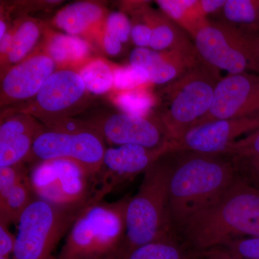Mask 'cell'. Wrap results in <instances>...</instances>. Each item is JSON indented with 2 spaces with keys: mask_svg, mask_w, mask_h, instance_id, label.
<instances>
[{
  "mask_svg": "<svg viewBox=\"0 0 259 259\" xmlns=\"http://www.w3.org/2000/svg\"><path fill=\"white\" fill-rule=\"evenodd\" d=\"M41 32L42 26L37 20L30 18L20 20L13 31L11 47L2 64L13 66L28 57Z\"/></svg>",
  "mask_w": 259,
  "mask_h": 259,
  "instance_id": "22",
  "label": "cell"
},
{
  "mask_svg": "<svg viewBox=\"0 0 259 259\" xmlns=\"http://www.w3.org/2000/svg\"><path fill=\"white\" fill-rule=\"evenodd\" d=\"M106 149L100 134L84 121L66 118L44 125L27 162L32 165L49 160H69L97 175Z\"/></svg>",
  "mask_w": 259,
  "mask_h": 259,
  "instance_id": "6",
  "label": "cell"
},
{
  "mask_svg": "<svg viewBox=\"0 0 259 259\" xmlns=\"http://www.w3.org/2000/svg\"><path fill=\"white\" fill-rule=\"evenodd\" d=\"M219 70L202 59L158 92L155 113L169 141L181 139L208 112L221 80Z\"/></svg>",
  "mask_w": 259,
  "mask_h": 259,
  "instance_id": "4",
  "label": "cell"
},
{
  "mask_svg": "<svg viewBox=\"0 0 259 259\" xmlns=\"http://www.w3.org/2000/svg\"><path fill=\"white\" fill-rule=\"evenodd\" d=\"M245 163L249 167L252 176L254 178L256 185L259 186V161L258 160H246Z\"/></svg>",
  "mask_w": 259,
  "mask_h": 259,
  "instance_id": "38",
  "label": "cell"
},
{
  "mask_svg": "<svg viewBox=\"0 0 259 259\" xmlns=\"http://www.w3.org/2000/svg\"><path fill=\"white\" fill-rule=\"evenodd\" d=\"M114 85L115 92L127 91L143 87H153L143 70L129 64L127 66H113Z\"/></svg>",
  "mask_w": 259,
  "mask_h": 259,
  "instance_id": "28",
  "label": "cell"
},
{
  "mask_svg": "<svg viewBox=\"0 0 259 259\" xmlns=\"http://www.w3.org/2000/svg\"><path fill=\"white\" fill-rule=\"evenodd\" d=\"M200 59L198 53L136 48L130 54L129 64L143 70L153 85H166L187 72Z\"/></svg>",
  "mask_w": 259,
  "mask_h": 259,
  "instance_id": "17",
  "label": "cell"
},
{
  "mask_svg": "<svg viewBox=\"0 0 259 259\" xmlns=\"http://www.w3.org/2000/svg\"><path fill=\"white\" fill-rule=\"evenodd\" d=\"M82 209L62 208L40 199H34L19 220L12 258L56 259V247Z\"/></svg>",
  "mask_w": 259,
  "mask_h": 259,
  "instance_id": "9",
  "label": "cell"
},
{
  "mask_svg": "<svg viewBox=\"0 0 259 259\" xmlns=\"http://www.w3.org/2000/svg\"><path fill=\"white\" fill-rule=\"evenodd\" d=\"M112 102L121 112L128 115L147 117L158 106V95L152 87H143L123 92H115Z\"/></svg>",
  "mask_w": 259,
  "mask_h": 259,
  "instance_id": "23",
  "label": "cell"
},
{
  "mask_svg": "<svg viewBox=\"0 0 259 259\" xmlns=\"http://www.w3.org/2000/svg\"><path fill=\"white\" fill-rule=\"evenodd\" d=\"M28 180L36 198L57 207L81 209L97 202L96 175L69 160L36 162Z\"/></svg>",
  "mask_w": 259,
  "mask_h": 259,
  "instance_id": "8",
  "label": "cell"
},
{
  "mask_svg": "<svg viewBox=\"0 0 259 259\" xmlns=\"http://www.w3.org/2000/svg\"><path fill=\"white\" fill-rule=\"evenodd\" d=\"M162 13L173 20L192 39L209 21L199 8V0H157Z\"/></svg>",
  "mask_w": 259,
  "mask_h": 259,
  "instance_id": "21",
  "label": "cell"
},
{
  "mask_svg": "<svg viewBox=\"0 0 259 259\" xmlns=\"http://www.w3.org/2000/svg\"><path fill=\"white\" fill-rule=\"evenodd\" d=\"M128 197L94 202L82 209L70 228L56 259L120 257L125 244Z\"/></svg>",
  "mask_w": 259,
  "mask_h": 259,
  "instance_id": "5",
  "label": "cell"
},
{
  "mask_svg": "<svg viewBox=\"0 0 259 259\" xmlns=\"http://www.w3.org/2000/svg\"><path fill=\"white\" fill-rule=\"evenodd\" d=\"M171 171V155L168 152L145 171L137 193L130 197L127 203L122 255L141 245L172 238L168 210Z\"/></svg>",
  "mask_w": 259,
  "mask_h": 259,
  "instance_id": "3",
  "label": "cell"
},
{
  "mask_svg": "<svg viewBox=\"0 0 259 259\" xmlns=\"http://www.w3.org/2000/svg\"><path fill=\"white\" fill-rule=\"evenodd\" d=\"M258 128L259 115L212 121L192 127L180 139L169 141L168 151L223 154L240 136Z\"/></svg>",
  "mask_w": 259,
  "mask_h": 259,
  "instance_id": "14",
  "label": "cell"
},
{
  "mask_svg": "<svg viewBox=\"0 0 259 259\" xmlns=\"http://www.w3.org/2000/svg\"><path fill=\"white\" fill-rule=\"evenodd\" d=\"M35 199L28 176L0 197V223L8 226L11 223L18 225L20 216Z\"/></svg>",
  "mask_w": 259,
  "mask_h": 259,
  "instance_id": "24",
  "label": "cell"
},
{
  "mask_svg": "<svg viewBox=\"0 0 259 259\" xmlns=\"http://www.w3.org/2000/svg\"><path fill=\"white\" fill-rule=\"evenodd\" d=\"M170 153L168 210L171 223L179 227L222 196L236 180V168L227 155Z\"/></svg>",
  "mask_w": 259,
  "mask_h": 259,
  "instance_id": "2",
  "label": "cell"
},
{
  "mask_svg": "<svg viewBox=\"0 0 259 259\" xmlns=\"http://www.w3.org/2000/svg\"><path fill=\"white\" fill-rule=\"evenodd\" d=\"M44 125L30 114L16 112L3 116L0 125V167L28 161L32 145Z\"/></svg>",
  "mask_w": 259,
  "mask_h": 259,
  "instance_id": "16",
  "label": "cell"
},
{
  "mask_svg": "<svg viewBox=\"0 0 259 259\" xmlns=\"http://www.w3.org/2000/svg\"><path fill=\"white\" fill-rule=\"evenodd\" d=\"M79 74L89 93L102 95L113 88L112 66L101 58L85 63L79 70Z\"/></svg>",
  "mask_w": 259,
  "mask_h": 259,
  "instance_id": "25",
  "label": "cell"
},
{
  "mask_svg": "<svg viewBox=\"0 0 259 259\" xmlns=\"http://www.w3.org/2000/svg\"><path fill=\"white\" fill-rule=\"evenodd\" d=\"M257 115H259V74H228L218 81L208 112L194 127L212 121Z\"/></svg>",
  "mask_w": 259,
  "mask_h": 259,
  "instance_id": "13",
  "label": "cell"
},
{
  "mask_svg": "<svg viewBox=\"0 0 259 259\" xmlns=\"http://www.w3.org/2000/svg\"><path fill=\"white\" fill-rule=\"evenodd\" d=\"M7 25L4 20L2 19L0 20V37L4 36L7 33Z\"/></svg>",
  "mask_w": 259,
  "mask_h": 259,
  "instance_id": "39",
  "label": "cell"
},
{
  "mask_svg": "<svg viewBox=\"0 0 259 259\" xmlns=\"http://www.w3.org/2000/svg\"><path fill=\"white\" fill-rule=\"evenodd\" d=\"M195 255L197 256L205 257L209 259H239L235 258L221 247L211 248V249L205 250V251L196 253Z\"/></svg>",
  "mask_w": 259,
  "mask_h": 259,
  "instance_id": "36",
  "label": "cell"
},
{
  "mask_svg": "<svg viewBox=\"0 0 259 259\" xmlns=\"http://www.w3.org/2000/svg\"><path fill=\"white\" fill-rule=\"evenodd\" d=\"M201 59L228 74H259V32L225 20H209L194 39Z\"/></svg>",
  "mask_w": 259,
  "mask_h": 259,
  "instance_id": "7",
  "label": "cell"
},
{
  "mask_svg": "<svg viewBox=\"0 0 259 259\" xmlns=\"http://www.w3.org/2000/svg\"><path fill=\"white\" fill-rule=\"evenodd\" d=\"M119 257H116V258H108V259H118Z\"/></svg>",
  "mask_w": 259,
  "mask_h": 259,
  "instance_id": "42",
  "label": "cell"
},
{
  "mask_svg": "<svg viewBox=\"0 0 259 259\" xmlns=\"http://www.w3.org/2000/svg\"><path fill=\"white\" fill-rule=\"evenodd\" d=\"M16 236L10 231L8 226L0 223V257H10L14 252Z\"/></svg>",
  "mask_w": 259,
  "mask_h": 259,
  "instance_id": "33",
  "label": "cell"
},
{
  "mask_svg": "<svg viewBox=\"0 0 259 259\" xmlns=\"http://www.w3.org/2000/svg\"><path fill=\"white\" fill-rule=\"evenodd\" d=\"M83 121L98 132L111 147L136 145L158 148L169 141L164 127L155 112L147 117L118 112Z\"/></svg>",
  "mask_w": 259,
  "mask_h": 259,
  "instance_id": "11",
  "label": "cell"
},
{
  "mask_svg": "<svg viewBox=\"0 0 259 259\" xmlns=\"http://www.w3.org/2000/svg\"><path fill=\"white\" fill-rule=\"evenodd\" d=\"M102 42L104 50L108 55L117 56L122 51V44L120 40L104 30L102 32Z\"/></svg>",
  "mask_w": 259,
  "mask_h": 259,
  "instance_id": "34",
  "label": "cell"
},
{
  "mask_svg": "<svg viewBox=\"0 0 259 259\" xmlns=\"http://www.w3.org/2000/svg\"><path fill=\"white\" fill-rule=\"evenodd\" d=\"M104 31L120 40L122 44L131 37L132 23L127 15L122 12H113L107 17L104 24Z\"/></svg>",
  "mask_w": 259,
  "mask_h": 259,
  "instance_id": "31",
  "label": "cell"
},
{
  "mask_svg": "<svg viewBox=\"0 0 259 259\" xmlns=\"http://www.w3.org/2000/svg\"><path fill=\"white\" fill-rule=\"evenodd\" d=\"M141 21L132 24L131 37L136 48H149L151 38V29L149 25L139 15Z\"/></svg>",
  "mask_w": 259,
  "mask_h": 259,
  "instance_id": "32",
  "label": "cell"
},
{
  "mask_svg": "<svg viewBox=\"0 0 259 259\" xmlns=\"http://www.w3.org/2000/svg\"><path fill=\"white\" fill-rule=\"evenodd\" d=\"M105 10L101 5L93 2H76L59 10L53 23L71 35H83L105 24Z\"/></svg>",
  "mask_w": 259,
  "mask_h": 259,
  "instance_id": "19",
  "label": "cell"
},
{
  "mask_svg": "<svg viewBox=\"0 0 259 259\" xmlns=\"http://www.w3.org/2000/svg\"><path fill=\"white\" fill-rule=\"evenodd\" d=\"M194 259H209L205 258V257H202V256H197V255H195V258Z\"/></svg>",
  "mask_w": 259,
  "mask_h": 259,
  "instance_id": "40",
  "label": "cell"
},
{
  "mask_svg": "<svg viewBox=\"0 0 259 259\" xmlns=\"http://www.w3.org/2000/svg\"><path fill=\"white\" fill-rule=\"evenodd\" d=\"M223 20L259 32V0H226Z\"/></svg>",
  "mask_w": 259,
  "mask_h": 259,
  "instance_id": "27",
  "label": "cell"
},
{
  "mask_svg": "<svg viewBox=\"0 0 259 259\" xmlns=\"http://www.w3.org/2000/svg\"><path fill=\"white\" fill-rule=\"evenodd\" d=\"M168 142L158 148L136 145L107 148L101 168L96 175L97 202L138 175L144 174L162 155L168 153Z\"/></svg>",
  "mask_w": 259,
  "mask_h": 259,
  "instance_id": "12",
  "label": "cell"
},
{
  "mask_svg": "<svg viewBox=\"0 0 259 259\" xmlns=\"http://www.w3.org/2000/svg\"><path fill=\"white\" fill-rule=\"evenodd\" d=\"M173 238L152 242L134 248L118 259H194Z\"/></svg>",
  "mask_w": 259,
  "mask_h": 259,
  "instance_id": "26",
  "label": "cell"
},
{
  "mask_svg": "<svg viewBox=\"0 0 259 259\" xmlns=\"http://www.w3.org/2000/svg\"><path fill=\"white\" fill-rule=\"evenodd\" d=\"M221 248L235 258L259 259V237L238 238L228 242Z\"/></svg>",
  "mask_w": 259,
  "mask_h": 259,
  "instance_id": "30",
  "label": "cell"
},
{
  "mask_svg": "<svg viewBox=\"0 0 259 259\" xmlns=\"http://www.w3.org/2000/svg\"><path fill=\"white\" fill-rule=\"evenodd\" d=\"M13 40V31H8L4 36L0 37V54L1 61H4L9 53Z\"/></svg>",
  "mask_w": 259,
  "mask_h": 259,
  "instance_id": "37",
  "label": "cell"
},
{
  "mask_svg": "<svg viewBox=\"0 0 259 259\" xmlns=\"http://www.w3.org/2000/svg\"><path fill=\"white\" fill-rule=\"evenodd\" d=\"M223 154L243 159L259 161V128L230 145Z\"/></svg>",
  "mask_w": 259,
  "mask_h": 259,
  "instance_id": "29",
  "label": "cell"
},
{
  "mask_svg": "<svg viewBox=\"0 0 259 259\" xmlns=\"http://www.w3.org/2000/svg\"><path fill=\"white\" fill-rule=\"evenodd\" d=\"M226 0H199V8L206 17L221 13L226 5Z\"/></svg>",
  "mask_w": 259,
  "mask_h": 259,
  "instance_id": "35",
  "label": "cell"
},
{
  "mask_svg": "<svg viewBox=\"0 0 259 259\" xmlns=\"http://www.w3.org/2000/svg\"><path fill=\"white\" fill-rule=\"evenodd\" d=\"M56 63L44 53L29 56L10 67L1 82V106L31 100L48 78L56 71Z\"/></svg>",
  "mask_w": 259,
  "mask_h": 259,
  "instance_id": "15",
  "label": "cell"
},
{
  "mask_svg": "<svg viewBox=\"0 0 259 259\" xmlns=\"http://www.w3.org/2000/svg\"><path fill=\"white\" fill-rule=\"evenodd\" d=\"M0 259H13V258H10V257H0Z\"/></svg>",
  "mask_w": 259,
  "mask_h": 259,
  "instance_id": "41",
  "label": "cell"
},
{
  "mask_svg": "<svg viewBox=\"0 0 259 259\" xmlns=\"http://www.w3.org/2000/svg\"><path fill=\"white\" fill-rule=\"evenodd\" d=\"M196 253L243 237H259V187L237 177L221 197L181 224Z\"/></svg>",
  "mask_w": 259,
  "mask_h": 259,
  "instance_id": "1",
  "label": "cell"
},
{
  "mask_svg": "<svg viewBox=\"0 0 259 259\" xmlns=\"http://www.w3.org/2000/svg\"><path fill=\"white\" fill-rule=\"evenodd\" d=\"M89 93L76 70L61 68L48 78L36 96L20 112L41 120L44 125L71 118L83 110Z\"/></svg>",
  "mask_w": 259,
  "mask_h": 259,
  "instance_id": "10",
  "label": "cell"
},
{
  "mask_svg": "<svg viewBox=\"0 0 259 259\" xmlns=\"http://www.w3.org/2000/svg\"><path fill=\"white\" fill-rule=\"evenodd\" d=\"M133 9H135L134 15L141 17L151 29L150 49L197 53L190 35L161 10H153L144 3H138Z\"/></svg>",
  "mask_w": 259,
  "mask_h": 259,
  "instance_id": "18",
  "label": "cell"
},
{
  "mask_svg": "<svg viewBox=\"0 0 259 259\" xmlns=\"http://www.w3.org/2000/svg\"><path fill=\"white\" fill-rule=\"evenodd\" d=\"M91 53L90 42L85 39L66 33L48 34L44 54L59 66H76L88 60Z\"/></svg>",
  "mask_w": 259,
  "mask_h": 259,
  "instance_id": "20",
  "label": "cell"
}]
</instances>
